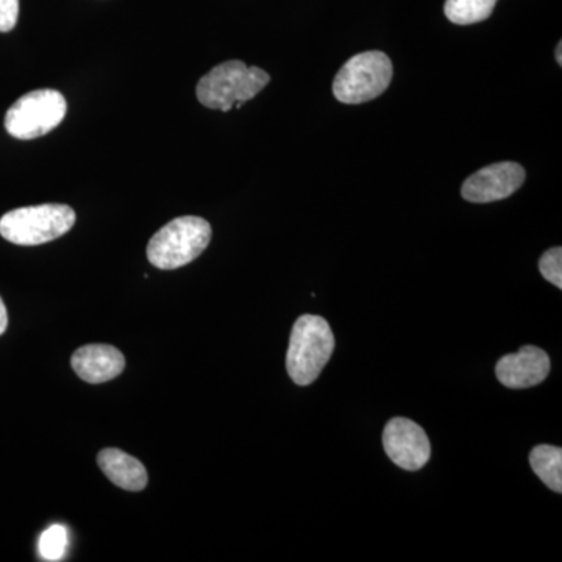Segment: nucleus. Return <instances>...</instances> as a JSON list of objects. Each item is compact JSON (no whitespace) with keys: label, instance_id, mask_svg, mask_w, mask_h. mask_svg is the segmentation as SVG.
<instances>
[{"label":"nucleus","instance_id":"obj_1","mask_svg":"<svg viewBox=\"0 0 562 562\" xmlns=\"http://www.w3.org/2000/svg\"><path fill=\"white\" fill-rule=\"evenodd\" d=\"M271 81L266 70L249 68L246 63L232 60L214 66L198 85V99L203 106L211 110H239L244 103L265 90Z\"/></svg>","mask_w":562,"mask_h":562},{"label":"nucleus","instance_id":"obj_2","mask_svg":"<svg viewBox=\"0 0 562 562\" xmlns=\"http://www.w3.org/2000/svg\"><path fill=\"white\" fill-rule=\"evenodd\" d=\"M335 350V335L321 316L303 314L292 327L286 355V371L292 382L308 386L319 379Z\"/></svg>","mask_w":562,"mask_h":562},{"label":"nucleus","instance_id":"obj_3","mask_svg":"<svg viewBox=\"0 0 562 562\" xmlns=\"http://www.w3.org/2000/svg\"><path fill=\"white\" fill-rule=\"evenodd\" d=\"M210 241L209 221L198 216L177 217L151 236L147 258L155 268L173 271L201 257Z\"/></svg>","mask_w":562,"mask_h":562},{"label":"nucleus","instance_id":"obj_4","mask_svg":"<svg viewBox=\"0 0 562 562\" xmlns=\"http://www.w3.org/2000/svg\"><path fill=\"white\" fill-rule=\"evenodd\" d=\"M76 224V211L63 203L24 206L0 217V235L16 246H40L61 238Z\"/></svg>","mask_w":562,"mask_h":562},{"label":"nucleus","instance_id":"obj_5","mask_svg":"<svg viewBox=\"0 0 562 562\" xmlns=\"http://www.w3.org/2000/svg\"><path fill=\"white\" fill-rule=\"evenodd\" d=\"M394 68L380 50L362 52L344 63L333 81V94L347 105L373 101L390 88Z\"/></svg>","mask_w":562,"mask_h":562},{"label":"nucleus","instance_id":"obj_6","mask_svg":"<svg viewBox=\"0 0 562 562\" xmlns=\"http://www.w3.org/2000/svg\"><path fill=\"white\" fill-rule=\"evenodd\" d=\"M66 113L68 103L60 91H32L7 111L5 128L16 139L41 138L57 128Z\"/></svg>","mask_w":562,"mask_h":562},{"label":"nucleus","instance_id":"obj_7","mask_svg":"<svg viewBox=\"0 0 562 562\" xmlns=\"http://www.w3.org/2000/svg\"><path fill=\"white\" fill-rule=\"evenodd\" d=\"M383 447L390 460L405 471L416 472L431 457V443L427 432L416 422L394 417L383 432Z\"/></svg>","mask_w":562,"mask_h":562},{"label":"nucleus","instance_id":"obj_8","mask_svg":"<svg viewBox=\"0 0 562 562\" xmlns=\"http://www.w3.org/2000/svg\"><path fill=\"white\" fill-rule=\"evenodd\" d=\"M527 173L513 161L495 162L473 173L462 184L461 194L471 203L503 201L522 187Z\"/></svg>","mask_w":562,"mask_h":562},{"label":"nucleus","instance_id":"obj_9","mask_svg":"<svg viewBox=\"0 0 562 562\" xmlns=\"http://www.w3.org/2000/svg\"><path fill=\"white\" fill-rule=\"evenodd\" d=\"M550 358L542 349L525 346L517 353L505 355L495 366L498 382L512 390L538 386L549 376Z\"/></svg>","mask_w":562,"mask_h":562},{"label":"nucleus","instance_id":"obj_10","mask_svg":"<svg viewBox=\"0 0 562 562\" xmlns=\"http://www.w3.org/2000/svg\"><path fill=\"white\" fill-rule=\"evenodd\" d=\"M70 366L83 382L101 384L124 372L125 358L120 349L109 344H88L74 351Z\"/></svg>","mask_w":562,"mask_h":562},{"label":"nucleus","instance_id":"obj_11","mask_svg":"<svg viewBox=\"0 0 562 562\" xmlns=\"http://www.w3.org/2000/svg\"><path fill=\"white\" fill-rule=\"evenodd\" d=\"M98 464L106 479L121 490L139 492L149 482L143 462L120 449H103L99 452Z\"/></svg>","mask_w":562,"mask_h":562},{"label":"nucleus","instance_id":"obj_12","mask_svg":"<svg viewBox=\"0 0 562 562\" xmlns=\"http://www.w3.org/2000/svg\"><path fill=\"white\" fill-rule=\"evenodd\" d=\"M530 464L536 475L541 479L549 490L562 492V449L561 447L542 446L535 447L530 453Z\"/></svg>","mask_w":562,"mask_h":562},{"label":"nucleus","instance_id":"obj_13","mask_svg":"<svg viewBox=\"0 0 562 562\" xmlns=\"http://www.w3.org/2000/svg\"><path fill=\"white\" fill-rule=\"evenodd\" d=\"M497 5V0H446L443 13L457 25H472L486 21Z\"/></svg>","mask_w":562,"mask_h":562},{"label":"nucleus","instance_id":"obj_14","mask_svg":"<svg viewBox=\"0 0 562 562\" xmlns=\"http://www.w3.org/2000/svg\"><path fill=\"white\" fill-rule=\"evenodd\" d=\"M68 549V531L61 525H54L40 539V553L44 561H60Z\"/></svg>","mask_w":562,"mask_h":562},{"label":"nucleus","instance_id":"obj_15","mask_svg":"<svg viewBox=\"0 0 562 562\" xmlns=\"http://www.w3.org/2000/svg\"><path fill=\"white\" fill-rule=\"evenodd\" d=\"M539 271L543 279L550 281L557 288H562V249L553 247L547 250L539 260Z\"/></svg>","mask_w":562,"mask_h":562},{"label":"nucleus","instance_id":"obj_16","mask_svg":"<svg viewBox=\"0 0 562 562\" xmlns=\"http://www.w3.org/2000/svg\"><path fill=\"white\" fill-rule=\"evenodd\" d=\"M20 16V0H0V32H10L16 27Z\"/></svg>","mask_w":562,"mask_h":562},{"label":"nucleus","instance_id":"obj_17","mask_svg":"<svg viewBox=\"0 0 562 562\" xmlns=\"http://www.w3.org/2000/svg\"><path fill=\"white\" fill-rule=\"evenodd\" d=\"M7 327H9V314H7L5 303L0 297V336L5 333Z\"/></svg>","mask_w":562,"mask_h":562},{"label":"nucleus","instance_id":"obj_18","mask_svg":"<svg viewBox=\"0 0 562 562\" xmlns=\"http://www.w3.org/2000/svg\"><path fill=\"white\" fill-rule=\"evenodd\" d=\"M557 61H558V65H562V43H558V47H557Z\"/></svg>","mask_w":562,"mask_h":562}]
</instances>
